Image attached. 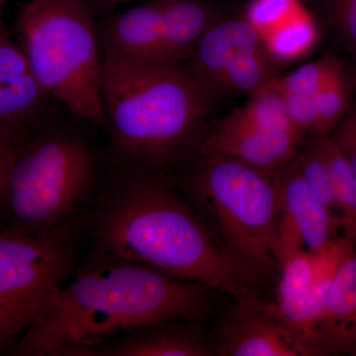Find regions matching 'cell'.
Listing matches in <instances>:
<instances>
[{
    "instance_id": "19",
    "label": "cell",
    "mask_w": 356,
    "mask_h": 356,
    "mask_svg": "<svg viewBox=\"0 0 356 356\" xmlns=\"http://www.w3.org/2000/svg\"><path fill=\"white\" fill-rule=\"evenodd\" d=\"M318 28L308 11L301 8L262 38L274 60L289 62L304 57L318 41Z\"/></svg>"
},
{
    "instance_id": "14",
    "label": "cell",
    "mask_w": 356,
    "mask_h": 356,
    "mask_svg": "<svg viewBox=\"0 0 356 356\" xmlns=\"http://www.w3.org/2000/svg\"><path fill=\"white\" fill-rule=\"evenodd\" d=\"M97 30L105 55L165 63L161 55L163 13L159 0H147L107 16L97 23Z\"/></svg>"
},
{
    "instance_id": "9",
    "label": "cell",
    "mask_w": 356,
    "mask_h": 356,
    "mask_svg": "<svg viewBox=\"0 0 356 356\" xmlns=\"http://www.w3.org/2000/svg\"><path fill=\"white\" fill-rule=\"evenodd\" d=\"M0 6V134L19 140L53 119V102L33 76Z\"/></svg>"
},
{
    "instance_id": "22",
    "label": "cell",
    "mask_w": 356,
    "mask_h": 356,
    "mask_svg": "<svg viewBox=\"0 0 356 356\" xmlns=\"http://www.w3.org/2000/svg\"><path fill=\"white\" fill-rule=\"evenodd\" d=\"M318 125L316 135L325 136L339 125L348 112L350 89L343 67L339 60L325 77L316 95Z\"/></svg>"
},
{
    "instance_id": "20",
    "label": "cell",
    "mask_w": 356,
    "mask_h": 356,
    "mask_svg": "<svg viewBox=\"0 0 356 356\" xmlns=\"http://www.w3.org/2000/svg\"><path fill=\"white\" fill-rule=\"evenodd\" d=\"M276 77L252 95V99L247 104L236 108L228 117L232 120L252 127L287 131L303 135L293 126L288 117L282 95L276 84Z\"/></svg>"
},
{
    "instance_id": "13",
    "label": "cell",
    "mask_w": 356,
    "mask_h": 356,
    "mask_svg": "<svg viewBox=\"0 0 356 356\" xmlns=\"http://www.w3.org/2000/svg\"><path fill=\"white\" fill-rule=\"evenodd\" d=\"M199 321L170 320L143 325L112 339L92 356L213 355L210 339Z\"/></svg>"
},
{
    "instance_id": "7",
    "label": "cell",
    "mask_w": 356,
    "mask_h": 356,
    "mask_svg": "<svg viewBox=\"0 0 356 356\" xmlns=\"http://www.w3.org/2000/svg\"><path fill=\"white\" fill-rule=\"evenodd\" d=\"M84 227L31 234L0 229V355H10L79 266Z\"/></svg>"
},
{
    "instance_id": "18",
    "label": "cell",
    "mask_w": 356,
    "mask_h": 356,
    "mask_svg": "<svg viewBox=\"0 0 356 356\" xmlns=\"http://www.w3.org/2000/svg\"><path fill=\"white\" fill-rule=\"evenodd\" d=\"M274 62L264 46L245 51L225 70L215 96L254 95L275 79Z\"/></svg>"
},
{
    "instance_id": "31",
    "label": "cell",
    "mask_w": 356,
    "mask_h": 356,
    "mask_svg": "<svg viewBox=\"0 0 356 356\" xmlns=\"http://www.w3.org/2000/svg\"><path fill=\"white\" fill-rule=\"evenodd\" d=\"M6 3V0H0V6L3 7L4 4Z\"/></svg>"
},
{
    "instance_id": "12",
    "label": "cell",
    "mask_w": 356,
    "mask_h": 356,
    "mask_svg": "<svg viewBox=\"0 0 356 356\" xmlns=\"http://www.w3.org/2000/svg\"><path fill=\"white\" fill-rule=\"evenodd\" d=\"M302 138L298 133L252 127L227 116L208 128L197 153L221 154L274 172L297 156Z\"/></svg>"
},
{
    "instance_id": "8",
    "label": "cell",
    "mask_w": 356,
    "mask_h": 356,
    "mask_svg": "<svg viewBox=\"0 0 356 356\" xmlns=\"http://www.w3.org/2000/svg\"><path fill=\"white\" fill-rule=\"evenodd\" d=\"M211 341L213 355L303 356L310 350L277 317L271 306L257 298L235 300Z\"/></svg>"
},
{
    "instance_id": "29",
    "label": "cell",
    "mask_w": 356,
    "mask_h": 356,
    "mask_svg": "<svg viewBox=\"0 0 356 356\" xmlns=\"http://www.w3.org/2000/svg\"><path fill=\"white\" fill-rule=\"evenodd\" d=\"M91 6L95 9V13L99 11H109L119 4L129 3V2L139 1V0H88ZM147 1V0H142Z\"/></svg>"
},
{
    "instance_id": "1",
    "label": "cell",
    "mask_w": 356,
    "mask_h": 356,
    "mask_svg": "<svg viewBox=\"0 0 356 356\" xmlns=\"http://www.w3.org/2000/svg\"><path fill=\"white\" fill-rule=\"evenodd\" d=\"M84 231L93 250L234 300L254 298L257 276L221 245L172 173L113 161Z\"/></svg>"
},
{
    "instance_id": "4",
    "label": "cell",
    "mask_w": 356,
    "mask_h": 356,
    "mask_svg": "<svg viewBox=\"0 0 356 356\" xmlns=\"http://www.w3.org/2000/svg\"><path fill=\"white\" fill-rule=\"evenodd\" d=\"M106 175L86 136L47 121L14 145L0 195V229L44 234L86 226Z\"/></svg>"
},
{
    "instance_id": "6",
    "label": "cell",
    "mask_w": 356,
    "mask_h": 356,
    "mask_svg": "<svg viewBox=\"0 0 356 356\" xmlns=\"http://www.w3.org/2000/svg\"><path fill=\"white\" fill-rule=\"evenodd\" d=\"M175 177L205 224L212 225L232 257L255 276L278 266L275 243L280 218L276 172L229 156L195 154Z\"/></svg>"
},
{
    "instance_id": "30",
    "label": "cell",
    "mask_w": 356,
    "mask_h": 356,
    "mask_svg": "<svg viewBox=\"0 0 356 356\" xmlns=\"http://www.w3.org/2000/svg\"><path fill=\"white\" fill-rule=\"evenodd\" d=\"M343 120L348 122V124L356 130V105L350 110L348 113L344 116Z\"/></svg>"
},
{
    "instance_id": "27",
    "label": "cell",
    "mask_w": 356,
    "mask_h": 356,
    "mask_svg": "<svg viewBox=\"0 0 356 356\" xmlns=\"http://www.w3.org/2000/svg\"><path fill=\"white\" fill-rule=\"evenodd\" d=\"M337 126L339 129L332 139L336 140L356 172V130L343 119Z\"/></svg>"
},
{
    "instance_id": "10",
    "label": "cell",
    "mask_w": 356,
    "mask_h": 356,
    "mask_svg": "<svg viewBox=\"0 0 356 356\" xmlns=\"http://www.w3.org/2000/svg\"><path fill=\"white\" fill-rule=\"evenodd\" d=\"M276 175L280 184V218L275 259L280 267L300 250L317 254L327 248L331 236V214L307 186L294 161L278 170Z\"/></svg>"
},
{
    "instance_id": "3",
    "label": "cell",
    "mask_w": 356,
    "mask_h": 356,
    "mask_svg": "<svg viewBox=\"0 0 356 356\" xmlns=\"http://www.w3.org/2000/svg\"><path fill=\"white\" fill-rule=\"evenodd\" d=\"M102 97L113 161L166 173L195 156L215 99L185 64L105 54Z\"/></svg>"
},
{
    "instance_id": "25",
    "label": "cell",
    "mask_w": 356,
    "mask_h": 356,
    "mask_svg": "<svg viewBox=\"0 0 356 356\" xmlns=\"http://www.w3.org/2000/svg\"><path fill=\"white\" fill-rule=\"evenodd\" d=\"M281 95H282L288 117L293 126L303 135L308 131L316 133L318 125L316 96L283 92H281Z\"/></svg>"
},
{
    "instance_id": "16",
    "label": "cell",
    "mask_w": 356,
    "mask_h": 356,
    "mask_svg": "<svg viewBox=\"0 0 356 356\" xmlns=\"http://www.w3.org/2000/svg\"><path fill=\"white\" fill-rule=\"evenodd\" d=\"M163 13V60L186 64L199 41L221 17L208 0H159Z\"/></svg>"
},
{
    "instance_id": "11",
    "label": "cell",
    "mask_w": 356,
    "mask_h": 356,
    "mask_svg": "<svg viewBox=\"0 0 356 356\" xmlns=\"http://www.w3.org/2000/svg\"><path fill=\"white\" fill-rule=\"evenodd\" d=\"M277 302L271 306L277 317L291 329L312 353L314 330L324 309L332 273H325L315 255L300 250L280 266Z\"/></svg>"
},
{
    "instance_id": "2",
    "label": "cell",
    "mask_w": 356,
    "mask_h": 356,
    "mask_svg": "<svg viewBox=\"0 0 356 356\" xmlns=\"http://www.w3.org/2000/svg\"><path fill=\"white\" fill-rule=\"evenodd\" d=\"M214 292L89 248L9 355L92 356L96 348L143 325L203 322Z\"/></svg>"
},
{
    "instance_id": "23",
    "label": "cell",
    "mask_w": 356,
    "mask_h": 356,
    "mask_svg": "<svg viewBox=\"0 0 356 356\" xmlns=\"http://www.w3.org/2000/svg\"><path fill=\"white\" fill-rule=\"evenodd\" d=\"M293 161L314 196L329 210L337 206L331 173L315 142L299 151Z\"/></svg>"
},
{
    "instance_id": "5",
    "label": "cell",
    "mask_w": 356,
    "mask_h": 356,
    "mask_svg": "<svg viewBox=\"0 0 356 356\" xmlns=\"http://www.w3.org/2000/svg\"><path fill=\"white\" fill-rule=\"evenodd\" d=\"M95 14L88 0H28L16 16V43L51 99L105 129Z\"/></svg>"
},
{
    "instance_id": "24",
    "label": "cell",
    "mask_w": 356,
    "mask_h": 356,
    "mask_svg": "<svg viewBox=\"0 0 356 356\" xmlns=\"http://www.w3.org/2000/svg\"><path fill=\"white\" fill-rule=\"evenodd\" d=\"M337 62L334 58L325 57L302 65L287 76L276 77L277 88L283 93L316 96Z\"/></svg>"
},
{
    "instance_id": "26",
    "label": "cell",
    "mask_w": 356,
    "mask_h": 356,
    "mask_svg": "<svg viewBox=\"0 0 356 356\" xmlns=\"http://www.w3.org/2000/svg\"><path fill=\"white\" fill-rule=\"evenodd\" d=\"M344 41L356 51V0H317Z\"/></svg>"
},
{
    "instance_id": "17",
    "label": "cell",
    "mask_w": 356,
    "mask_h": 356,
    "mask_svg": "<svg viewBox=\"0 0 356 356\" xmlns=\"http://www.w3.org/2000/svg\"><path fill=\"white\" fill-rule=\"evenodd\" d=\"M334 337L356 331V257L346 259L332 273L324 309L314 330V343L322 332Z\"/></svg>"
},
{
    "instance_id": "28",
    "label": "cell",
    "mask_w": 356,
    "mask_h": 356,
    "mask_svg": "<svg viewBox=\"0 0 356 356\" xmlns=\"http://www.w3.org/2000/svg\"><path fill=\"white\" fill-rule=\"evenodd\" d=\"M15 140L0 134V195L6 180L7 170L13 156Z\"/></svg>"
},
{
    "instance_id": "15",
    "label": "cell",
    "mask_w": 356,
    "mask_h": 356,
    "mask_svg": "<svg viewBox=\"0 0 356 356\" xmlns=\"http://www.w3.org/2000/svg\"><path fill=\"white\" fill-rule=\"evenodd\" d=\"M264 46L261 35L247 18H220L204 34L187 67L213 97L225 70L238 56Z\"/></svg>"
},
{
    "instance_id": "21",
    "label": "cell",
    "mask_w": 356,
    "mask_h": 356,
    "mask_svg": "<svg viewBox=\"0 0 356 356\" xmlns=\"http://www.w3.org/2000/svg\"><path fill=\"white\" fill-rule=\"evenodd\" d=\"M315 144L331 173L337 206L343 211L348 224L356 228V172L336 140L317 136Z\"/></svg>"
}]
</instances>
